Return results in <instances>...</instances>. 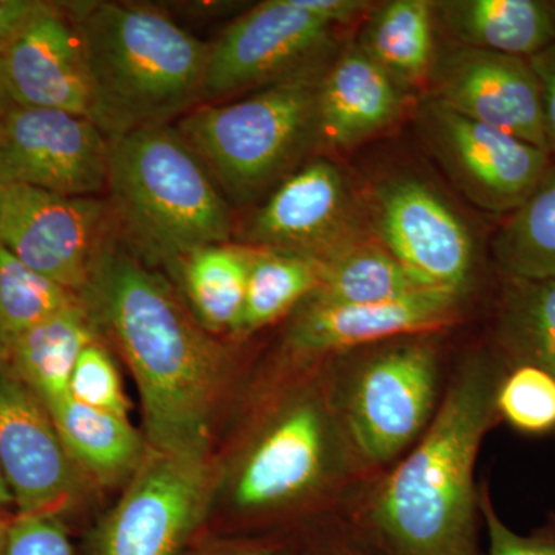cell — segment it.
Returning a JSON list of instances; mask_svg holds the SVG:
<instances>
[{
    "mask_svg": "<svg viewBox=\"0 0 555 555\" xmlns=\"http://www.w3.org/2000/svg\"><path fill=\"white\" fill-rule=\"evenodd\" d=\"M0 188H2V185H0Z\"/></svg>",
    "mask_w": 555,
    "mask_h": 555,
    "instance_id": "43",
    "label": "cell"
},
{
    "mask_svg": "<svg viewBox=\"0 0 555 555\" xmlns=\"http://www.w3.org/2000/svg\"><path fill=\"white\" fill-rule=\"evenodd\" d=\"M46 2L38 0H0V54L30 24Z\"/></svg>",
    "mask_w": 555,
    "mask_h": 555,
    "instance_id": "36",
    "label": "cell"
},
{
    "mask_svg": "<svg viewBox=\"0 0 555 555\" xmlns=\"http://www.w3.org/2000/svg\"><path fill=\"white\" fill-rule=\"evenodd\" d=\"M206 460L153 451L98 534L94 555H178L207 509Z\"/></svg>",
    "mask_w": 555,
    "mask_h": 555,
    "instance_id": "11",
    "label": "cell"
},
{
    "mask_svg": "<svg viewBox=\"0 0 555 555\" xmlns=\"http://www.w3.org/2000/svg\"><path fill=\"white\" fill-rule=\"evenodd\" d=\"M553 5H554V10H555V2H553Z\"/></svg>",
    "mask_w": 555,
    "mask_h": 555,
    "instance_id": "42",
    "label": "cell"
},
{
    "mask_svg": "<svg viewBox=\"0 0 555 555\" xmlns=\"http://www.w3.org/2000/svg\"><path fill=\"white\" fill-rule=\"evenodd\" d=\"M108 141L107 189L139 246L175 264L196 248L228 243V203L178 129L141 127Z\"/></svg>",
    "mask_w": 555,
    "mask_h": 555,
    "instance_id": "6",
    "label": "cell"
},
{
    "mask_svg": "<svg viewBox=\"0 0 555 555\" xmlns=\"http://www.w3.org/2000/svg\"><path fill=\"white\" fill-rule=\"evenodd\" d=\"M69 397L94 409L127 418L129 400L120 385L118 369L104 347L90 343L79 356L68 386Z\"/></svg>",
    "mask_w": 555,
    "mask_h": 555,
    "instance_id": "31",
    "label": "cell"
},
{
    "mask_svg": "<svg viewBox=\"0 0 555 555\" xmlns=\"http://www.w3.org/2000/svg\"><path fill=\"white\" fill-rule=\"evenodd\" d=\"M241 460L232 499L247 517L318 506L345 516L372 480L358 459L328 392L324 361L312 379L281 401Z\"/></svg>",
    "mask_w": 555,
    "mask_h": 555,
    "instance_id": "4",
    "label": "cell"
},
{
    "mask_svg": "<svg viewBox=\"0 0 555 555\" xmlns=\"http://www.w3.org/2000/svg\"><path fill=\"white\" fill-rule=\"evenodd\" d=\"M107 207L94 198L28 185L0 188V244L73 294L89 284L102 250Z\"/></svg>",
    "mask_w": 555,
    "mask_h": 555,
    "instance_id": "10",
    "label": "cell"
},
{
    "mask_svg": "<svg viewBox=\"0 0 555 555\" xmlns=\"http://www.w3.org/2000/svg\"><path fill=\"white\" fill-rule=\"evenodd\" d=\"M305 555H383L377 547L349 524L345 517L332 518L324 524L321 534L312 545L306 547Z\"/></svg>",
    "mask_w": 555,
    "mask_h": 555,
    "instance_id": "34",
    "label": "cell"
},
{
    "mask_svg": "<svg viewBox=\"0 0 555 555\" xmlns=\"http://www.w3.org/2000/svg\"><path fill=\"white\" fill-rule=\"evenodd\" d=\"M109 141L86 116L11 105L0 120V185L93 198L107 189Z\"/></svg>",
    "mask_w": 555,
    "mask_h": 555,
    "instance_id": "9",
    "label": "cell"
},
{
    "mask_svg": "<svg viewBox=\"0 0 555 555\" xmlns=\"http://www.w3.org/2000/svg\"><path fill=\"white\" fill-rule=\"evenodd\" d=\"M72 10L89 61L93 122L105 137L167 124L203 98L210 46L169 16L126 3Z\"/></svg>",
    "mask_w": 555,
    "mask_h": 555,
    "instance_id": "3",
    "label": "cell"
},
{
    "mask_svg": "<svg viewBox=\"0 0 555 555\" xmlns=\"http://www.w3.org/2000/svg\"><path fill=\"white\" fill-rule=\"evenodd\" d=\"M503 363L492 346L455 358L433 425L415 447L369 480L345 517L383 555H485L477 456L499 422Z\"/></svg>",
    "mask_w": 555,
    "mask_h": 555,
    "instance_id": "1",
    "label": "cell"
},
{
    "mask_svg": "<svg viewBox=\"0 0 555 555\" xmlns=\"http://www.w3.org/2000/svg\"><path fill=\"white\" fill-rule=\"evenodd\" d=\"M478 506L488 537L485 555H555V525L528 535L513 531L496 513L488 483H480Z\"/></svg>",
    "mask_w": 555,
    "mask_h": 555,
    "instance_id": "32",
    "label": "cell"
},
{
    "mask_svg": "<svg viewBox=\"0 0 555 555\" xmlns=\"http://www.w3.org/2000/svg\"><path fill=\"white\" fill-rule=\"evenodd\" d=\"M434 46V3L426 0L385 3L369 21L360 43L403 87L429 76Z\"/></svg>",
    "mask_w": 555,
    "mask_h": 555,
    "instance_id": "27",
    "label": "cell"
},
{
    "mask_svg": "<svg viewBox=\"0 0 555 555\" xmlns=\"http://www.w3.org/2000/svg\"><path fill=\"white\" fill-rule=\"evenodd\" d=\"M350 201L337 166L317 159L292 171L251 219L257 248L299 251L318 259L357 240L350 230Z\"/></svg>",
    "mask_w": 555,
    "mask_h": 555,
    "instance_id": "18",
    "label": "cell"
},
{
    "mask_svg": "<svg viewBox=\"0 0 555 555\" xmlns=\"http://www.w3.org/2000/svg\"><path fill=\"white\" fill-rule=\"evenodd\" d=\"M0 466L21 516L51 514L75 494L78 473L49 409L0 366Z\"/></svg>",
    "mask_w": 555,
    "mask_h": 555,
    "instance_id": "15",
    "label": "cell"
},
{
    "mask_svg": "<svg viewBox=\"0 0 555 555\" xmlns=\"http://www.w3.org/2000/svg\"><path fill=\"white\" fill-rule=\"evenodd\" d=\"M298 3L318 20L327 22L335 28L349 24L369 10V2L361 0H298Z\"/></svg>",
    "mask_w": 555,
    "mask_h": 555,
    "instance_id": "37",
    "label": "cell"
},
{
    "mask_svg": "<svg viewBox=\"0 0 555 555\" xmlns=\"http://www.w3.org/2000/svg\"><path fill=\"white\" fill-rule=\"evenodd\" d=\"M539 82L547 150L555 156V40L529 60Z\"/></svg>",
    "mask_w": 555,
    "mask_h": 555,
    "instance_id": "35",
    "label": "cell"
},
{
    "mask_svg": "<svg viewBox=\"0 0 555 555\" xmlns=\"http://www.w3.org/2000/svg\"><path fill=\"white\" fill-rule=\"evenodd\" d=\"M433 101L547 150L539 82L528 60L465 47L438 68Z\"/></svg>",
    "mask_w": 555,
    "mask_h": 555,
    "instance_id": "17",
    "label": "cell"
},
{
    "mask_svg": "<svg viewBox=\"0 0 555 555\" xmlns=\"http://www.w3.org/2000/svg\"><path fill=\"white\" fill-rule=\"evenodd\" d=\"M83 291L137 378L153 451L206 460L222 350L169 284L126 251L102 247Z\"/></svg>",
    "mask_w": 555,
    "mask_h": 555,
    "instance_id": "2",
    "label": "cell"
},
{
    "mask_svg": "<svg viewBox=\"0 0 555 555\" xmlns=\"http://www.w3.org/2000/svg\"><path fill=\"white\" fill-rule=\"evenodd\" d=\"M425 120L438 158L466 195L486 210L513 214L551 169L547 150L436 101L427 105Z\"/></svg>",
    "mask_w": 555,
    "mask_h": 555,
    "instance_id": "13",
    "label": "cell"
},
{
    "mask_svg": "<svg viewBox=\"0 0 555 555\" xmlns=\"http://www.w3.org/2000/svg\"><path fill=\"white\" fill-rule=\"evenodd\" d=\"M379 244L426 286L467 298L476 281V246L436 190L398 178L378 190Z\"/></svg>",
    "mask_w": 555,
    "mask_h": 555,
    "instance_id": "12",
    "label": "cell"
},
{
    "mask_svg": "<svg viewBox=\"0 0 555 555\" xmlns=\"http://www.w3.org/2000/svg\"><path fill=\"white\" fill-rule=\"evenodd\" d=\"M73 462L105 478L126 476L141 465L142 441L124 416L65 396L46 404Z\"/></svg>",
    "mask_w": 555,
    "mask_h": 555,
    "instance_id": "24",
    "label": "cell"
},
{
    "mask_svg": "<svg viewBox=\"0 0 555 555\" xmlns=\"http://www.w3.org/2000/svg\"><path fill=\"white\" fill-rule=\"evenodd\" d=\"M444 337L447 331L401 335L324 360L332 401L371 478L433 425L452 363Z\"/></svg>",
    "mask_w": 555,
    "mask_h": 555,
    "instance_id": "5",
    "label": "cell"
},
{
    "mask_svg": "<svg viewBox=\"0 0 555 555\" xmlns=\"http://www.w3.org/2000/svg\"><path fill=\"white\" fill-rule=\"evenodd\" d=\"M441 20L467 49L531 60L555 40L553 2L542 0H451Z\"/></svg>",
    "mask_w": 555,
    "mask_h": 555,
    "instance_id": "20",
    "label": "cell"
},
{
    "mask_svg": "<svg viewBox=\"0 0 555 555\" xmlns=\"http://www.w3.org/2000/svg\"><path fill=\"white\" fill-rule=\"evenodd\" d=\"M14 502V496L11 494L10 486L7 483V478L3 476L2 466H0V511Z\"/></svg>",
    "mask_w": 555,
    "mask_h": 555,
    "instance_id": "39",
    "label": "cell"
},
{
    "mask_svg": "<svg viewBox=\"0 0 555 555\" xmlns=\"http://www.w3.org/2000/svg\"><path fill=\"white\" fill-rule=\"evenodd\" d=\"M294 543L284 539L246 540L243 543L219 547L210 555H297Z\"/></svg>",
    "mask_w": 555,
    "mask_h": 555,
    "instance_id": "38",
    "label": "cell"
},
{
    "mask_svg": "<svg viewBox=\"0 0 555 555\" xmlns=\"http://www.w3.org/2000/svg\"><path fill=\"white\" fill-rule=\"evenodd\" d=\"M11 102L9 98H7L5 91H3L2 86H0V120H2L5 113L9 112L11 107Z\"/></svg>",
    "mask_w": 555,
    "mask_h": 555,
    "instance_id": "40",
    "label": "cell"
},
{
    "mask_svg": "<svg viewBox=\"0 0 555 555\" xmlns=\"http://www.w3.org/2000/svg\"><path fill=\"white\" fill-rule=\"evenodd\" d=\"M75 294L25 266L0 244V337L3 341L69 306Z\"/></svg>",
    "mask_w": 555,
    "mask_h": 555,
    "instance_id": "29",
    "label": "cell"
},
{
    "mask_svg": "<svg viewBox=\"0 0 555 555\" xmlns=\"http://www.w3.org/2000/svg\"><path fill=\"white\" fill-rule=\"evenodd\" d=\"M320 65L232 104L190 112L178 131L232 199L250 201L286 178L318 134Z\"/></svg>",
    "mask_w": 555,
    "mask_h": 555,
    "instance_id": "7",
    "label": "cell"
},
{
    "mask_svg": "<svg viewBox=\"0 0 555 555\" xmlns=\"http://www.w3.org/2000/svg\"><path fill=\"white\" fill-rule=\"evenodd\" d=\"M3 555H73V547L56 516L27 514L9 526Z\"/></svg>",
    "mask_w": 555,
    "mask_h": 555,
    "instance_id": "33",
    "label": "cell"
},
{
    "mask_svg": "<svg viewBox=\"0 0 555 555\" xmlns=\"http://www.w3.org/2000/svg\"><path fill=\"white\" fill-rule=\"evenodd\" d=\"M0 86L17 107L61 109L93 120L83 40L75 21L50 3L0 54Z\"/></svg>",
    "mask_w": 555,
    "mask_h": 555,
    "instance_id": "16",
    "label": "cell"
},
{
    "mask_svg": "<svg viewBox=\"0 0 555 555\" xmlns=\"http://www.w3.org/2000/svg\"><path fill=\"white\" fill-rule=\"evenodd\" d=\"M251 248L211 244L175 264L196 320L214 332L235 331L246 299Z\"/></svg>",
    "mask_w": 555,
    "mask_h": 555,
    "instance_id": "25",
    "label": "cell"
},
{
    "mask_svg": "<svg viewBox=\"0 0 555 555\" xmlns=\"http://www.w3.org/2000/svg\"><path fill=\"white\" fill-rule=\"evenodd\" d=\"M332 27L298 0H266L244 13L211 43L204 100L268 87L323 60Z\"/></svg>",
    "mask_w": 555,
    "mask_h": 555,
    "instance_id": "8",
    "label": "cell"
},
{
    "mask_svg": "<svg viewBox=\"0 0 555 555\" xmlns=\"http://www.w3.org/2000/svg\"><path fill=\"white\" fill-rule=\"evenodd\" d=\"M321 262L312 255L251 248L246 299L233 334L246 337L302 305L320 284Z\"/></svg>",
    "mask_w": 555,
    "mask_h": 555,
    "instance_id": "26",
    "label": "cell"
},
{
    "mask_svg": "<svg viewBox=\"0 0 555 555\" xmlns=\"http://www.w3.org/2000/svg\"><path fill=\"white\" fill-rule=\"evenodd\" d=\"M320 284L308 299L324 305H377L433 288L379 243L353 240L321 258ZM440 291V288H438Z\"/></svg>",
    "mask_w": 555,
    "mask_h": 555,
    "instance_id": "22",
    "label": "cell"
},
{
    "mask_svg": "<svg viewBox=\"0 0 555 555\" xmlns=\"http://www.w3.org/2000/svg\"><path fill=\"white\" fill-rule=\"evenodd\" d=\"M93 341L90 318L78 302L3 343L11 371L47 404L68 396L79 356Z\"/></svg>",
    "mask_w": 555,
    "mask_h": 555,
    "instance_id": "21",
    "label": "cell"
},
{
    "mask_svg": "<svg viewBox=\"0 0 555 555\" xmlns=\"http://www.w3.org/2000/svg\"><path fill=\"white\" fill-rule=\"evenodd\" d=\"M9 526H5L2 524V521H0V555L5 554L7 535H9Z\"/></svg>",
    "mask_w": 555,
    "mask_h": 555,
    "instance_id": "41",
    "label": "cell"
},
{
    "mask_svg": "<svg viewBox=\"0 0 555 555\" xmlns=\"http://www.w3.org/2000/svg\"><path fill=\"white\" fill-rule=\"evenodd\" d=\"M503 278L555 276V166L503 225L495 241Z\"/></svg>",
    "mask_w": 555,
    "mask_h": 555,
    "instance_id": "28",
    "label": "cell"
},
{
    "mask_svg": "<svg viewBox=\"0 0 555 555\" xmlns=\"http://www.w3.org/2000/svg\"><path fill=\"white\" fill-rule=\"evenodd\" d=\"M466 299L438 288L377 305H324L306 299L288 327L287 345L310 366L401 335L448 331L465 317Z\"/></svg>",
    "mask_w": 555,
    "mask_h": 555,
    "instance_id": "14",
    "label": "cell"
},
{
    "mask_svg": "<svg viewBox=\"0 0 555 555\" xmlns=\"http://www.w3.org/2000/svg\"><path fill=\"white\" fill-rule=\"evenodd\" d=\"M403 86L358 47L326 69L318 90V134L332 147L360 144L403 113Z\"/></svg>",
    "mask_w": 555,
    "mask_h": 555,
    "instance_id": "19",
    "label": "cell"
},
{
    "mask_svg": "<svg viewBox=\"0 0 555 555\" xmlns=\"http://www.w3.org/2000/svg\"><path fill=\"white\" fill-rule=\"evenodd\" d=\"M491 346L503 361L535 364L555 377V276L505 278Z\"/></svg>",
    "mask_w": 555,
    "mask_h": 555,
    "instance_id": "23",
    "label": "cell"
},
{
    "mask_svg": "<svg viewBox=\"0 0 555 555\" xmlns=\"http://www.w3.org/2000/svg\"><path fill=\"white\" fill-rule=\"evenodd\" d=\"M502 363L503 374L495 393L499 420L528 436H555L554 375L531 363Z\"/></svg>",
    "mask_w": 555,
    "mask_h": 555,
    "instance_id": "30",
    "label": "cell"
}]
</instances>
